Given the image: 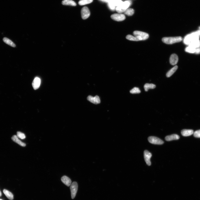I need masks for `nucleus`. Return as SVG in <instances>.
I'll return each mask as SVG.
<instances>
[{"mask_svg":"<svg viewBox=\"0 0 200 200\" xmlns=\"http://www.w3.org/2000/svg\"><path fill=\"white\" fill-rule=\"evenodd\" d=\"M62 3L63 5L71 6H75L77 5L75 2L72 0H64L62 1Z\"/></svg>","mask_w":200,"mask_h":200,"instance_id":"nucleus-17","label":"nucleus"},{"mask_svg":"<svg viewBox=\"0 0 200 200\" xmlns=\"http://www.w3.org/2000/svg\"><path fill=\"white\" fill-rule=\"evenodd\" d=\"M1 196V193L0 191V197Z\"/></svg>","mask_w":200,"mask_h":200,"instance_id":"nucleus-36","label":"nucleus"},{"mask_svg":"<svg viewBox=\"0 0 200 200\" xmlns=\"http://www.w3.org/2000/svg\"><path fill=\"white\" fill-rule=\"evenodd\" d=\"M182 40L181 36L165 37L162 39L164 43L167 44H172L181 42Z\"/></svg>","mask_w":200,"mask_h":200,"instance_id":"nucleus-2","label":"nucleus"},{"mask_svg":"<svg viewBox=\"0 0 200 200\" xmlns=\"http://www.w3.org/2000/svg\"><path fill=\"white\" fill-rule=\"evenodd\" d=\"M3 193L5 194L9 200H11L14 199V195L11 192L6 189L3 190Z\"/></svg>","mask_w":200,"mask_h":200,"instance_id":"nucleus-21","label":"nucleus"},{"mask_svg":"<svg viewBox=\"0 0 200 200\" xmlns=\"http://www.w3.org/2000/svg\"><path fill=\"white\" fill-rule=\"evenodd\" d=\"M148 140L150 143L153 144L160 145L164 143V142L163 140L155 136H150L148 138Z\"/></svg>","mask_w":200,"mask_h":200,"instance_id":"nucleus-5","label":"nucleus"},{"mask_svg":"<svg viewBox=\"0 0 200 200\" xmlns=\"http://www.w3.org/2000/svg\"><path fill=\"white\" fill-rule=\"evenodd\" d=\"M199 36L197 31L193 33L185 36L183 40V42L186 45H189L194 41L199 40Z\"/></svg>","mask_w":200,"mask_h":200,"instance_id":"nucleus-1","label":"nucleus"},{"mask_svg":"<svg viewBox=\"0 0 200 200\" xmlns=\"http://www.w3.org/2000/svg\"><path fill=\"white\" fill-rule=\"evenodd\" d=\"M41 82V81L40 78L38 77L35 78L32 83V86L34 90H36L39 88Z\"/></svg>","mask_w":200,"mask_h":200,"instance_id":"nucleus-11","label":"nucleus"},{"mask_svg":"<svg viewBox=\"0 0 200 200\" xmlns=\"http://www.w3.org/2000/svg\"><path fill=\"white\" fill-rule=\"evenodd\" d=\"M108 5L109 8H110L111 10H114L115 9V7L114 6L113 4L112 1H109L108 2Z\"/></svg>","mask_w":200,"mask_h":200,"instance_id":"nucleus-30","label":"nucleus"},{"mask_svg":"<svg viewBox=\"0 0 200 200\" xmlns=\"http://www.w3.org/2000/svg\"><path fill=\"white\" fill-rule=\"evenodd\" d=\"M193 133V130L192 129H184L181 131V135L184 136H191Z\"/></svg>","mask_w":200,"mask_h":200,"instance_id":"nucleus-14","label":"nucleus"},{"mask_svg":"<svg viewBox=\"0 0 200 200\" xmlns=\"http://www.w3.org/2000/svg\"><path fill=\"white\" fill-rule=\"evenodd\" d=\"M100 0L102 1L103 2H106V0Z\"/></svg>","mask_w":200,"mask_h":200,"instance_id":"nucleus-34","label":"nucleus"},{"mask_svg":"<svg viewBox=\"0 0 200 200\" xmlns=\"http://www.w3.org/2000/svg\"><path fill=\"white\" fill-rule=\"evenodd\" d=\"M130 92L132 94L139 93L141 91L139 88L135 87L130 91Z\"/></svg>","mask_w":200,"mask_h":200,"instance_id":"nucleus-28","label":"nucleus"},{"mask_svg":"<svg viewBox=\"0 0 200 200\" xmlns=\"http://www.w3.org/2000/svg\"><path fill=\"white\" fill-rule=\"evenodd\" d=\"M131 4V1L130 0L124 2L119 6L116 7V12L119 14L124 12Z\"/></svg>","mask_w":200,"mask_h":200,"instance_id":"nucleus-3","label":"nucleus"},{"mask_svg":"<svg viewBox=\"0 0 200 200\" xmlns=\"http://www.w3.org/2000/svg\"><path fill=\"white\" fill-rule=\"evenodd\" d=\"M193 134L194 136L195 137L200 138V130L196 131Z\"/></svg>","mask_w":200,"mask_h":200,"instance_id":"nucleus-31","label":"nucleus"},{"mask_svg":"<svg viewBox=\"0 0 200 200\" xmlns=\"http://www.w3.org/2000/svg\"><path fill=\"white\" fill-rule=\"evenodd\" d=\"M196 49L190 46L186 47L185 49V51L186 52L190 53H195Z\"/></svg>","mask_w":200,"mask_h":200,"instance_id":"nucleus-26","label":"nucleus"},{"mask_svg":"<svg viewBox=\"0 0 200 200\" xmlns=\"http://www.w3.org/2000/svg\"><path fill=\"white\" fill-rule=\"evenodd\" d=\"M3 40L5 43L8 44L12 47H16V45L12 41L6 37H5L3 39Z\"/></svg>","mask_w":200,"mask_h":200,"instance_id":"nucleus-20","label":"nucleus"},{"mask_svg":"<svg viewBox=\"0 0 200 200\" xmlns=\"http://www.w3.org/2000/svg\"><path fill=\"white\" fill-rule=\"evenodd\" d=\"M78 189V185L77 182L75 181L72 183L70 187L72 199H74L77 193Z\"/></svg>","mask_w":200,"mask_h":200,"instance_id":"nucleus-6","label":"nucleus"},{"mask_svg":"<svg viewBox=\"0 0 200 200\" xmlns=\"http://www.w3.org/2000/svg\"><path fill=\"white\" fill-rule=\"evenodd\" d=\"M195 53L197 54H199L200 53V47L196 49Z\"/></svg>","mask_w":200,"mask_h":200,"instance_id":"nucleus-32","label":"nucleus"},{"mask_svg":"<svg viewBox=\"0 0 200 200\" xmlns=\"http://www.w3.org/2000/svg\"><path fill=\"white\" fill-rule=\"evenodd\" d=\"M125 14L128 16H131L133 15L134 13V10L132 8L127 9L124 12Z\"/></svg>","mask_w":200,"mask_h":200,"instance_id":"nucleus-25","label":"nucleus"},{"mask_svg":"<svg viewBox=\"0 0 200 200\" xmlns=\"http://www.w3.org/2000/svg\"><path fill=\"white\" fill-rule=\"evenodd\" d=\"M178 68V66H176L173 67L166 74V76L167 77H171V76L173 74L175 73V72L176 71Z\"/></svg>","mask_w":200,"mask_h":200,"instance_id":"nucleus-19","label":"nucleus"},{"mask_svg":"<svg viewBox=\"0 0 200 200\" xmlns=\"http://www.w3.org/2000/svg\"><path fill=\"white\" fill-rule=\"evenodd\" d=\"M156 87V86L154 84H149V83H146V84L144 85V88L145 91L147 92L150 89H154Z\"/></svg>","mask_w":200,"mask_h":200,"instance_id":"nucleus-23","label":"nucleus"},{"mask_svg":"<svg viewBox=\"0 0 200 200\" xmlns=\"http://www.w3.org/2000/svg\"><path fill=\"white\" fill-rule=\"evenodd\" d=\"M93 0H80L79 2V4L80 5H83L91 3L93 1Z\"/></svg>","mask_w":200,"mask_h":200,"instance_id":"nucleus-24","label":"nucleus"},{"mask_svg":"<svg viewBox=\"0 0 200 200\" xmlns=\"http://www.w3.org/2000/svg\"><path fill=\"white\" fill-rule=\"evenodd\" d=\"M112 0H106V2L108 3L109 1Z\"/></svg>","mask_w":200,"mask_h":200,"instance_id":"nucleus-33","label":"nucleus"},{"mask_svg":"<svg viewBox=\"0 0 200 200\" xmlns=\"http://www.w3.org/2000/svg\"><path fill=\"white\" fill-rule=\"evenodd\" d=\"M81 17L83 20H86L90 16V11L87 7H83L81 11Z\"/></svg>","mask_w":200,"mask_h":200,"instance_id":"nucleus-8","label":"nucleus"},{"mask_svg":"<svg viewBox=\"0 0 200 200\" xmlns=\"http://www.w3.org/2000/svg\"><path fill=\"white\" fill-rule=\"evenodd\" d=\"M197 32L199 33V35H200V30L197 31Z\"/></svg>","mask_w":200,"mask_h":200,"instance_id":"nucleus-35","label":"nucleus"},{"mask_svg":"<svg viewBox=\"0 0 200 200\" xmlns=\"http://www.w3.org/2000/svg\"><path fill=\"white\" fill-rule=\"evenodd\" d=\"M111 17L113 20L117 21H123L126 18L125 16L121 14H115L111 15Z\"/></svg>","mask_w":200,"mask_h":200,"instance_id":"nucleus-7","label":"nucleus"},{"mask_svg":"<svg viewBox=\"0 0 200 200\" xmlns=\"http://www.w3.org/2000/svg\"><path fill=\"white\" fill-rule=\"evenodd\" d=\"M126 38L127 40L131 41H142V40L140 37L136 36H133L132 35H128L126 37Z\"/></svg>","mask_w":200,"mask_h":200,"instance_id":"nucleus-18","label":"nucleus"},{"mask_svg":"<svg viewBox=\"0 0 200 200\" xmlns=\"http://www.w3.org/2000/svg\"><path fill=\"white\" fill-rule=\"evenodd\" d=\"M111 1L114 6L117 7L119 6L123 2L121 0H112Z\"/></svg>","mask_w":200,"mask_h":200,"instance_id":"nucleus-27","label":"nucleus"},{"mask_svg":"<svg viewBox=\"0 0 200 200\" xmlns=\"http://www.w3.org/2000/svg\"><path fill=\"white\" fill-rule=\"evenodd\" d=\"M189 46L196 49L200 47V40H199L194 41L191 43Z\"/></svg>","mask_w":200,"mask_h":200,"instance_id":"nucleus-22","label":"nucleus"},{"mask_svg":"<svg viewBox=\"0 0 200 200\" xmlns=\"http://www.w3.org/2000/svg\"><path fill=\"white\" fill-rule=\"evenodd\" d=\"M88 100L95 104H99L100 103V100L99 96H96L94 97L91 96H89L87 98Z\"/></svg>","mask_w":200,"mask_h":200,"instance_id":"nucleus-10","label":"nucleus"},{"mask_svg":"<svg viewBox=\"0 0 200 200\" xmlns=\"http://www.w3.org/2000/svg\"><path fill=\"white\" fill-rule=\"evenodd\" d=\"M144 160L146 164L148 166H150L151 164L150 158L152 157L151 153L147 150H145L144 151Z\"/></svg>","mask_w":200,"mask_h":200,"instance_id":"nucleus-9","label":"nucleus"},{"mask_svg":"<svg viewBox=\"0 0 200 200\" xmlns=\"http://www.w3.org/2000/svg\"><path fill=\"white\" fill-rule=\"evenodd\" d=\"M17 136L18 138L21 139H24L26 138L25 135L23 133L20 132V131H18L17 133Z\"/></svg>","mask_w":200,"mask_h":200,"instance_id":"nucleus-29","label":"nucleus"},{"mask_svg":"<svg viewBox=\"0 0 200 200\" xmlns=\"http://www.w3.org/2000/svg\"><path fill=\"white\" fill-rule=\"evenodd\" d=\"M133 34L135 36L140 37L142 40H147L149 37V35L148 33L140 31H135Z\"/></svg>","mask_w":200,"mask_h":200,"instance_id":"nucleus-4","label":"nucleus"},{"mask_svg":"<svg viewBox=\"0 0 200 200\" xmlns=\"http://www.w3.org/2000/svg\"></svg>","mask_w":200,"mask_h":200,"instance_id":"nucleus-37","label":"nucleus"},{"mask_svg":"<svg viewBox=\"0 0 200 200\" xmlns=\"http://www.w3.org/2000/svg\"><path fill=\"white\" fill-rule=\"evenodd\" d=\"M61 181L66 186H69L71 184V181L69 177L64 176L61 178Z\"/></svg>","mask_w":200,"mask_h":200,"instance_id":"nucleus-13","label":"nucleus"},{"mask_svg":"<svg viewBox=\"0 0 200 200\" xmlns=\"http://www.w3.org/2000/svg\"><path fill=\"white\" fill-rule=\"evenodd\" d=\"M12 140L15 142L19 144L22 147H25L26 146V144L22 142L21 140H20L18 138L17 136L16 135L13 136L12 138Z\"/></svg>","mask_w":200,"mask_h":200,"instance_id":"nucleus-16","label":"nucleus"},{"mask_svg":"<svg viewBox=\"0 0 200 200\" xmlns=\"http://www.w3.org/2000/svg\"><path fill=\"white\" fill-rule=\"evenodd\" d=\"M178 60V57L176 54H173L171 55L170 59V62L172 65H175L177 64Z\"/></svg>","mask_w":200,"mask_h":200,"instance_id":"nucleus-12","label":"nucleus"},{"mask_svg":"<svg viewBox=\"0 0 200 200\" xmlns=\"http://www.w3.org/2000/svg\"><path fill=\"white\" fill-rule=\"evenodd\" d=\"M179 136L178 135L174 134L166 136L165 140L166 141H170L173 140H179Z\"/></svg>","mask_w":200,"mask_h":200,"instance_id":"nucleus-15","label":"nucleus"}]
</instances>
